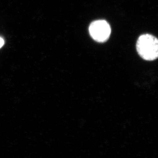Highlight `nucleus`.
I'll use <instances>...</instances> for the list:
<instances>
[{
  "instance_id": "nucleus-1",
  "label": "nucleus",
  "mask_w": 158,
  "mask_h": 158,
  "mask_svg": "<svg viewBox=\"0 0 158 158\" xmlns=\"http://www.w3.org/2000/svg\"><path fill=\"white\" fill-rule=\"evenodd\" d=\"M136 48L139 55L144 60H154L158 58V39L152 35H141L137 42Z\"/></svg>"
},
{
  "instance_id": "nucleus-3",
  "label": "nucleus",
  "mask_w": 158,
  "mask_h": 158,
  "mask_svg": "<svg viewBox=\"0 0 158 158\" xmlns=\"http://www.w3.org/2000/svg\"><path fill=\"white\" fill-rule=\"evenodd\" d=\"M4 44V41L3 40V39L0 37V48H1L2 47H3Z\"/></svg>"
},
{
  "instance_id": "nucleus-2",
  "label": "nucleus",
  "mask_w": 158,
  "mask_h": 158,
  "mask_svg": "<svg viewBox=\"0 0 158 158\" xmlns=\"http://www.w3.org/2000/svg\"><path fill=\"white\" fill-rule=\"evenodd\" d=\"M89 32L91 37L96 42L103 43L109 39L111 29L109 23L105 20L93 22L89 26Z\"/></svg>"
}]
</instances>
